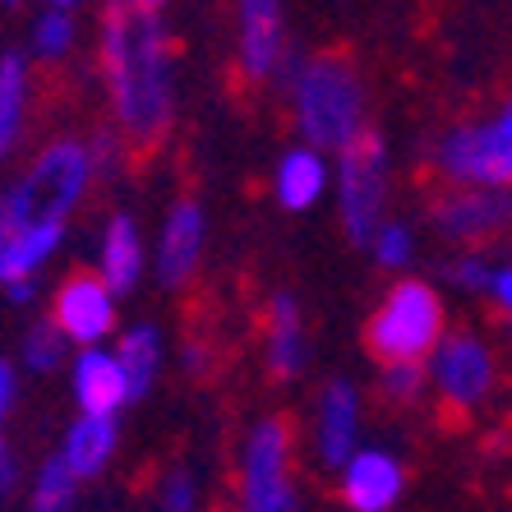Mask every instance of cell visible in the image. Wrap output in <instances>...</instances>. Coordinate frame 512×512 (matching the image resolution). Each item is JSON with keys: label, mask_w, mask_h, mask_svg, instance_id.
<instances>
[{"label": "cell", "mask_w": 512, "mask_h": 512, "mask_svg": "<svg viewBox=\"0 0 512 512\" xmlns=\"http://www.w3.org/2000/svg\"><path fill=\"white\" fill-rule=\"evenodd\" d=\"M97 70L125 143L167 139L176 125V33L157 0H116L97 14Z\"/></svg>", "instance_id": "1"}, {"label": "cell", "mask_w": 512, "mask_h": 512, "mask_svg": "<svg viewBox=\"0 0 512 512\" xmlns=\"http://www.w3.org/2000/svg\"><path fill=\"white\" fill-rule=\"evenodd\" d=\"M286 107L296 120V134L314 153H342L370 130V88L365 74L346 51H310L296 56L282 74Z\"/></svg>", "instance_id": "2"}, {"label": "cell", "mask_w": 512, "mask_h": 512, "mask_svg": "<svg viewBox=\"0 0 512 512\" xmlns=\"http://www.w3.org/2000/svg\"><path fill=\"white\" fill-rule=\"evenodd\" d=\"M93 180L97 171L88 157V139L60 134L28 162L24 176H14L0 190V231L10 236V231L33 227V222H65L70 227V213L88 199Z\"/></svg>", "instance_id": "3"}, {"label": "cell", "mask_w": 512, "mask_h": 512, "mask_svg": "<svg viewBox=\"0 0 512 512\" xmlns=\"http://www.w3.org/2000/svg\"><path fill=\"white\" fill-rule=\"evenodd\" d=\"M429 167L448 190H512V97L494 116L434 134Z\"/></svg>", "instance_id": "4"}, {"label": "cell", "mask_w": 512, "mask_h": 512, "mask_svg": "<svg viewBox=\"0 0 512 512\" xmlns=\"http://www.w3.org/2000/svg\"><path fill=\"white\" fill-rule=\"evenodd\" d=\"M443 337H448V305H443L439 286L425 277H397L365 319V346L383 365H397V360L425 365Z\"/></svg>", "instance_id": "5"}, {"label": "cell", "mask_w": 512, "mask_h": 512, "mask_svg": "<svg viewBox=\"0 0 512 512\" xmlns=\"http://www.w3.org/2000/svg\"><path fill=\"white\" fill-rule=\"evenodd\" d=\"M388 176H393V157L379 130H365L356 143H346L333 162V190H337V217L351 245H370L379 231L383 208H388Z\"/></svg>", "instance_id": "6"}, {"label": "cell", "mask_w": 512, "mask_h": 512, "mask_svg": "<svg viewBox=\"0 0 512 512\" xmlns=\"http://www.w3.org/2000/svg\"><path fill=\"white\" fill-rule=\"evenodd\" d=\"M240 512H300V489L291 471V425L263 416L250 425L240 448Z\"/></svg>", "instance_id": "7"}, {"label": "cell", "mask_w": 512, "mask_h": 512, "mask_svg": "<svg viewBox=\"0 0 512 512\" xmlns=\"http://www.w3.org/2000/svg\"><path fill=\"white\" fill-rule=\"evenodd\" d=\"M425 370H429V388L439 393L443 406H453L457 416L480 411L494 397V388H499V356H494V346L480 333H466V328L448 333L434 346Z\"/></svg>", "instance_id": "8"}, {"label": "cell", "mask_w": 512, "mask_h": 512, "mask_svg": "<svg viewBox=\"0 0 512 512\" xmlns=\"http://www.w3.org/2000/svg\"><path fill=\"white\" fill-rule=\"evenodd\" d=\"M429 227L457 250H480L512 231V190H448L429 203Z\"/></svg>", "instance_id": "9"}, {"label": "cell", "mask_w": 512, "mask_h": 512, "mask_svg": "<svg viewBox=\"0 0 512 512\" xmlns=\"http://www.w3.org/2000/svg\"><path fill=\"white\" fill-rule=\"evenodd\" d=\"M116 305L120 296L97 273H70L56 286V296H51V323H56L60 337L70 346L93 351V346H102L116 333L120 323Z\"/></svg>", "instance_id": "10"}, {"label": "cell", "mask_w": 512, "mask_h": 512, "mask_svg": "<svg viewBox=\"0 0 512 512\" xmlns=\"http://www.w3.org/2000/svg\"><path fill=\"white\" fill-rule=\"evenodd\" d=\"M236 65L245 84H273L291 65L286 10L277 0H245L236 10Z\"/></svg>", "instance_id": "11"}, {"label": "cell", "mask_w": 512, "mask_h": 512, "mask_svg": "<svg viewBox=\"0 0 512 512\" xmlns=\"http://www.w3.org/2000/svg\"><path fill=\"white\" fill-rule=\"evenodd\" d=\"M203 245H208V217L199 199H176L162 213V227L153 240V277L162 291H185L199 277Z\"/></svg>", "instance_id": "12"}, {"label": "cell", "mask_w": 512, "mask_h": 512, "mask_svg": "<svg viewBox=\"0 0 512 512\" xmlns=\"http://www.w3.org/2000/svg\"><path fill=\"white\" fill-rule=\"evenodd\" d=\"M337 494L351 512H393L406 494V466L397 453L360 443V453L337 471Z\"/></svg>", "instance_id": "13"}, {"label": "cell", "mask_w": 512, "mask_h": 512, "mask_svg": "<svg viewBox=\"0 0 512 512\" xmlns=\"http://www.w3.org/2000/svg\"><path fill=\"white\" fill-rule=\"evenodd\" d=\"M360 388L351 379H328L314 406V453L328 471H342L360 453Z\"/></svg>", "instance_id": "14"}, {"label": "cell", "mask_w": 512, "mask_h": 512, "mask_svg": "<svg viewBox=\"0 0 512 512\" xmlns=\"http://www.w3.org/2000/svg\"><path fill=\"white\" fill-rule=\"evenodd\" d=\"M70 393L79 416H116L134 402L130 383H125V370L111 346H93V351H74L70 360Z\"/></svg>", "instance_id": "15"}, {"label": "cell", "mask_w": 512, "mask_h": 512, "mask_svg": "<svg viewBox=\"0 0 512 512\" xmlns=\"http://www.w3.org/2000/svg\"><path fill=\"white\" fill-rule=\"evenodd\" d=\"M263 356H268V374L282 383L300 379L310 365V328H305V310L291 291H277L263 314Z\"/></svg>", "instance_id": "16"}, {"label": "cell", "mask_w": 512, "mask_h": 512, "mask_svg": "<svg viewBox=\"0 0 512 512\" xmlns=\"http://www.w3.org/2000/svg\"><path fill=\"white\" fill-rule=\"evenodd\" d=\"M143 268H148V245H143V231L130 213H111L102 236H97V277L116 291V296H130L139 286Z\"/></svg>", "instance_id": "17"}, {"label": "cell", "mask_w": 512, "mask_h": 512, "mask_svg": "<svg viewBox=\"0 0 512 512\" xmlns=\"http://www.w3.org/2000/svg\"><path fill=\"white\" fill-rule=\"evenodd\" d=\"M328 185H333L328 157L314 153V148H305V143H296V148H286V153L277 157L273 199H277V208H286V213H310L314 203H323Z\"/></svg>", "instance_id": "18"}, {"label": "cell", "mask_w": 512, "mask_h": 512, "mask_svg": "<svg viewBox=\"0 0 512 512\" xmlns=\"http://www.w3.org/2000/svg\"><path fill=\"white\" fill-rule=\"evenodd\" d=\"M120 448V420L116 416H74L60 439V462L70 466L79 480H97L111 466Z\"/></svg>", "instance_id": "19"}, {"label": "cell", "mask_w": 512, "mask_h": 512, "mask_svg": "<svg viewBox=\"0 0 512 512\" xmlns=\"http://www.w3.org/2000/svg\"><path fill=\"white\" fill-rule=\"evenodd\" d=\"M65 245V222H33L0 240V291L14 282H37V273Z\"/></svg>", "instance_id": "20"}, {"label": "cell", "mask_w": 512, "mask_h": 512, "mask_svg": "<svg viewBox=\"0 0 512 512\" xmlns=\"http://www.w3.org/2000/svg\"><path fill=\"white\" fill-rule=\"evenodd\" d=\"M33 97V65L28 51H0V162L19 148Z\"/></svg>", "instance_id": "21"}, {"label": "cell", "mask_w": 512, "mask_h": 512, "mask_svg": "<svg viewBox=\"0 0 512 512\" xmlns=\"http://www.w3.org/2000/svg\"><path fill=\"white\" fill-rule=\"evenodd\" d=\"M116 360L125 370V383H130V397H148L157 388V374H162V360H167V342L157 333V323H130L125 333L116 337Z\"/></svg>", "instance_id": "22"}, {"label": "cell", "mask_w": 512, "mask_h": 512, "mask_svg": "<svg viewBox=\"0 0 512 512\" xmlns=\"http://www.w3.org/2000/svg\"><path fill=\"white\" fill-rule=\"evenodd\" d=\"M79 33H84V10L70 5V0H51L28 24V56L56 65V60H65L79 47Z\"/></svg>", "instance_id": "23"}, {"label": "cell", "mask_w": 512, "mask_h": 512, "mask_svg": "<svg viewBox=\"0 0 512 512\" xmlns=\"http://www.w3.org/2000/svg\"><path fill=\"white\" fill-rule=\"evenodd\" d=\"M79 489H84V480L74 476L60 457H47L33 471V485H28V512H74L79 508Z\"/></svg>", "instance_id": "24"}, {"label": "cell", "mask_w": 512, "mask_h": 512, "mask_svg": "<svg viewBox=\"0 0 512 512\" xmlns=\"http://www.w3.org/2000/svg\"><path fill=\"white\" fill-rule=\"evenodd\" d=\"M74 346L60 337V328L51 319H37L33 328L24 333V342H19V365L33 374H56L65 360H70Z\"/></svg>", "instance_id": "25"}, {"label": "cell", "mask_w": 512, "mask_h": 512, "mask_svg": "<svg viewBox=\"0 0 512 512\" xmlns=\"http://www.w3.org/2000/svg\"><path fill=\"white\" fill-rule=\"evenodd\" d=\"M365 250L374 254V263H379V268L402 273V268H411V259H416V231H411V222L383 217L379 231L370 236V245H365Z\"/></svg>", "instance_id": "26"}, {"label": "cell", "mask_w": 512, "mask_h": 512, "mask_svg": "<svg viewBox=\"0 0 512 512\" xmlns=\"http://www.w3.org/2000/svg\"><path fill=\"white\" fill-rule=\"evenodd\" d=\"M429 388V370L420 360H397V365H379V397L393 406H416Z\"/></svg>", "instance_id": "27"}, {"label": "cell", "mask_w": 512, "mask_h": 512, "mask_svg": "<svg viewBox=\"0 0 512 512\" xmlns=\"http://www.w3.org/2000/svg\"><path fill=\"white\" fill-rule=\"evenodd\" d=\"M489 273H494V263L480 250H457L443 259V282L453 286V291H462V296H485Z\"/></svg>", "instance_id": "28"}, {"label": "cell", "mask_w": 512, "mask_h": 512, "mask_svg": "<svg viewBox=\"0 0 512 512\" xmlns=\"http://www.w3.org/2000/svg\"><path fill=\"white\" fill-rule=\"evenodd\" d=\"M157 512H199V480L185 466H171L157 480Z\"/></svg>", "instance_id": "29"}, {"label": "cell", "mask_w": 512, "mask_h": 512, "mask_svg": "<svg viewBox=\"0 0 512 512\" xmlns=\"http://www.w3.org/2000/svg\"><path fill=\"white\" fill-rule=\"evenodd\" d=\"M125 134L120 130H97L93 139H88V157H93V171H97V180H116L120 176V167H125Z\"/></svg>", "instance_id": "30"}, {"label": "cell", "mask_w": 512, "mask_h": 512, "mask_svg": "<svg viewBox=\"0 0 512 512\" xmlns=\"http://www.w3.org/2000/svg\"><path fill=\"white\" fill-rule=\"evenodd\" d=\"M489 300H494V310L512 323V263H494V273H489Z\"/></svg>", "instance_id": "31"}, {"label": "cell", "mask_w": 512, "mask_h": 512, "mask_svg": "<svg viewBox=\"0 0 512 512\" xmlns=\"http://www.w3.org/2000/svg\"><path fill=\"white\" fill-rule=\"evenodd\" d=\"M14 402H19V370H14V360L0 356V429L14 416Z\"/></svg>", "instance_id": "32"}, {"label": "cell", "mask_w": 512, "mask_h": 512, "mask_svg": "<svg viewBox=\"0 0 512 512\" xmlns=\"http://www.w3.org/2000/svg\"><path fill=\"white\" fill-rule=\"evenodd\" d=\"M14 489H19V457H14L10 443L0 439V503L10 499Z\"/></svg>", "instance_id": "33"}, {"label": "cell", "mask_w": 512, "mask_h": 512, "mask_svg": "<svg viewBox=\"0 0 512 512\" xmlns=\"http://www.w3.org/2000/svg\"><path fill=\"white\" fill-rule=\"evenodd\" d=\"M180 360H185V370L190 374H208V346L203 342H185L180 346Z\"/></svg>", "instance_id": "34"}, {"label": "cell", "mask_w": 512, "mask_h": 512, "mask_svg": "<svg viewBox=\"0 0 512 512\" xmlns=\"http://www.w3.org/2000/svg\"><path fill=\"white\" fill-rule=\"evenodd\" d=\"M0 296L10 300V305H28V300L37 296V282H14V286H5Z\"/></svg>", "instance_id": "35"}, {"label": "cell", "mask_w": 512, "mask_h": 512, "mask_svg": "<svg viewBox=\"0 0 512 512\" xmlns=\"http://www.w3.org/2000/svg\"><path fill=\"white\" fill-rule=\"evenodd\" d=\"M508 351H512V323H508Z\"/></svg>", "instance_id": "36"}]
</instances>
